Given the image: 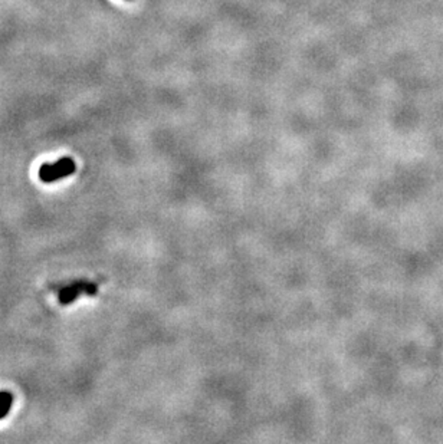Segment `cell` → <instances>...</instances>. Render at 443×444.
Instances as JSON below:
<instances>
[{
  "label": "cell",
  "instance_id": "obj_1",
  "mask_svg": "<svg viewBox=\"0 0 443 444\" xmlns=\"http://www.w3.org/2000/svg\"><path fill=\"white\" fill-rule=\"evenodd\" d=\"M77 167L75 162L71 158H62L54 164H43L39 170V178L43 183H55L64 177H68L75 173Z\"/></svg>",
  "mask_w": 443,
  "mask_h": 444
},
{
  "label": "cell",
  "instance_id": "obj_3",
  "mask_svg": "<svg viewBox=\"0 0 443 444\" xmlns=\"http://www.w3.org/2000/svg\"><path fill=\"white\" fill-rule=\"evenodd\" d=\"M12 403H13V395L10 392L1 391L0 392V418H4L9 414Z\"/></svg>",
  "mask_w": 443,
  "mask_h": 444
},
{
  "label": "cell",
  "instance_id": "obj_2",
  "mask_svg": "<svg viewBox=\"0 0 443 444\" xmlns=\"http://www.w3.org/2000/svg\"><path fill=\"white\" fill-rule=\"evenodd\" d=\"M98 288L95 286L94 283L89 282H77L74 285H69L67 288L61 289L59 292V302L64 303V305H68L71 302H74L75 299H78V296L82 295V294H87V295L92 296L96 294Z\"/></svg>",
  "mask_w": 443,
  "mask_h": 444
}]
</instances>
